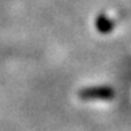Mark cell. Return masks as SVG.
Listing matches in <instances>:
<instances>
[{
    "label": "cell",
    "mask_w": 131,
    "mask_h": 131,
    "mask_svg": "<svg viewBox=\"0 0 131 131\" xmlns=\"http://www.w3.org/2000/svg\"><path fill=\"white\" fill-rule=\"evenodd\" d=\"M78 95L82 100H111L115 92L108 86H98L82 88Z\"/></svg>",
    "instance_id": "obj_1"
},
{
    "label": "cell",
    "mask_w": 131,
    "mask_h": 131,
    "mask_svg": "<svg viewBox=\"0 0 131 131\" xmlns=\"http://www.w3.org/2000/svg\"><path fill=\"white\" fill-rule=\"evenodd\" d=\"M96 27H98V31L102 34H108L112 31V23L104 16H100L96 20Z\"/></svg>",
    "instance_id": "obj_2"
}]
</instances>
